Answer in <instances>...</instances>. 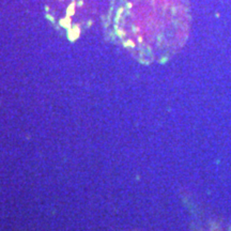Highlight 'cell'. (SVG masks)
<instances>
[{
	"label": "cell",
	"mask_w": 231,
	"mask_h": 231,
	"mask_svg": "<svg viewBox=\"0 0 231 231\" xmlns=\"http://www.w3.org/2000/svg\"><path fill=\"white\" fill-rule=\"evenodd\" d=\"M187 0H114L106 17L110 40L143 63L178 52L189 31Z\"/></svg>",
	"instance_id": "obj_1"
}]
</instances>
